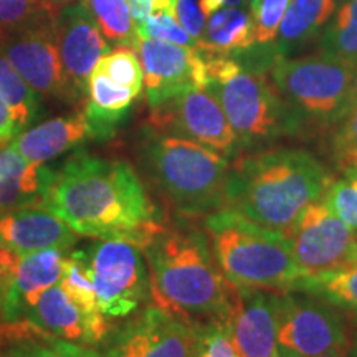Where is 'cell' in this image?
Wrapping results in <instances>:
<instances>
[{
  "mask_svg": "<svg viewBox=\"0 0 357 357\" xmlns=\"http://www.w3.org/2000/svg\"><path fill=\"white\" fill-rule=\"evenodd\" d=\"M43 207L79 236L141 245L164 223L132 166L75 153L56 172Z\"/></svg>",
  "mask_w": 357,
  "mask_h": 357,
  "instance_id": "6da1fadb",
  "label": "cell"
},
{
  "mask_svg": "<svg viewBox=\"0 0 357 357\" xmlns=\"http://www.w3.org/2000/svg\"><path fill=\"white\" fill-rule=\"evenodd\" d=\"M141 250L154 306L190 323L227 319L235 287L218 268L204 229L164 222Z\"/></svg>",
  "mask_w": 357,
  "mask_h": 357,
  "instance_id": "7a4b0ae2",
  "label": "cell"
},
{
  "mask_svg": "<svg viewBox=\"0 0 357 357\" xmlns=\"http://www.w3.org/2000/svg\"><path fill=\"white\" fill-rule=\"evenodd\" d=\"M333 177L311 153L293 147L248 154L230 166L227 205L266 229L288 234Z\"/></svg>",
  "mask_w": 357,
  "mask_h": 357,
  "instance_id": "3957f363",
  "label": "cell"
},
{
  "mask_svg": "<svg viewBox=\"0 0 357 357\" xmlns=\"http://www.w3.org/2000/svg\"><path fill=\"white\" fill-rule=\"evenodd\" d=\"M204 231L234 287L291 291L305 280L287 234L266 229L229 205L205 215Z\"/></svg>",
  "mask_w": 357,
  "mask_h": 357,
  "instance_id": "277c9868",
  "label": "cell"
},
{
  "mask_svg": "<svg viewBox=\"0 0 357 357\" xmlns=\"http://www.w3.org/2000/svg\"><path fill=\"white\" fill-rule=\"evenodd\" d=\"M141 159L155 190L181 215H208L227 205L230 162L211 147L154 131Z\"/></svg>",
  "mask_w": 357,
  "mask_h": 357,
  "instance_id": "5b68a950",
  "label": "cell"
},
{
  "mask_svg": "<svg viewBox=\"0 0 357 357\" xmlns=\"http://www.w3.org/2000/svg\"><path fill=\"white\" fill-rule=\"evenodd\" d=\"M352 66L323 52L300 58L276 55L270 78L301 123L333 126L352 108Z\"/></svg>",
  "mask_w": 357,
  "mask_h": 357,
  "instance_id": "8992f818",
  "label": "cell"
},
{
  "mask_svg": "<svg viewBox=\"0 0 357 357\" xmlns=\"http://www.w3.org/2000/svg\"><path fill=\"white\" fill-rule=\"evenodd\" d=\"M235 132L236 149L266 144L294 134L301 119L281 98L278 89L258 70H236L229 78L208 82Z\"/></svg>",
  "mask_w": 357,
  "mask_h": 357,
  "instance_id": "52a82bcc",
  "label": "cell"
},
{
  "mask_svg": "<svg viewBox=\"0 0 357 357\" xmlns=\"http://www.w3.org/2000/svg\"><path fill=\"white\" fill-rule=\"evenodd\" d=\"M357 331L349 316L316 294L278 291L280 357H316L347 352Z\"/></svg>",
  "mask_w": 357,
  "mask_h": 357,
  "instance_id": "ba28073f",
  "label": "cell"
},
{
  "mask_svg": "<svg viewBox=\"0 0 357 357\" xmlns=\"http://www.w3.org/2000/svg\"><path fill=\"white\" fill-rule=\"evenodd\" d=\"M86 252L98 306L106 318H128L149 300V268L139 245L108 238Z\"/></svg>",
  "mask_w": 357,
  "mask_h": 357,
  "instance_id": "9c48e42d",
  "label": "cell"
},
{
  "mask_svg": "<svg viewBox=\"0 0 357 357\" xmlns=\"http://www.w3.org/2000/svg\"><path fill=\"white\" fill-rule=\"evenodd\" d=\"M287 235L305 278L357 263V234L321 200L307 205Z\"/></svg>",
  "mask_w": 357,
  "mask_h": 357,
  "instance_id": "30bf717a",
  "label": "cell"
},
{
  "mask_svg": "<svg viewBox=\"0 0 357 357\" xmlns=\"http://www.w3.org/2000/svg\"><path fill=\"white\" fill-rule=\"evenodd\" d=\"M194 323L160 310L144 307L109 331L100 357H194Z\"/></svg>",
  "mask_w": 357,
  "mask_h": 357,
  "instance_id": "8fae6325",
  "label": "cell"
},
{
  "mask_svg": "<svg viewBox=\"0 0 357 357\" xmlns=\"http://www.w3.org/2000/svg\"><path fill=\"white\" fill-rule=\"evenodd\" d=\"M149 124L155 132L185 137L220 154L236 149L225 111L207 88L181 93L151 108Z\"/></svg>",
  "mask_w": 357,
  "mask_h": 357,
  "instance_id": "7c38bea8",
  "label": "cell"
},
{
  "mask_svg": "<svg viewBox=\"0 0 357 357\" xmlns=\"http://www.w3.org/2000/svg\"><path fill=\"white\" fill-rule=\"evenodd\" d=\"M139 56L149 108L190 89L208 84L207 63L197 47H182L154 38H139Z\"/></svg>",
  "mask_w": 357,
  "mask_h": 357,
  "instance_id": "4fadbf2b",
  "label": "cell"
},
{
  "mask_svg": "<svg viewBox=\"0 0 357 357\" xmlns=\"http://www.w3.org/2000/svg\"><path fill=\"white\" fill-rule=\"evenodd\" d=\"M0 53L40 96L71 102L55 37V17L0 40Z\"/></svg>",
  "mask_w": 357,
  "mask_h": 357,
  "instance_id": "5bb4252c",
  "label": "cell"
},
{
  "mask_svg": "<svg viewBox=\"0 0 357 357\" xmlns=\"http://www.w3.org/2000/svg\"><path fill=\"white\" fill-rule=\"evenodd\" d=\"M55 37L71 102H77L86 96L89 75L109 45L83 0L55 15Z\"/></svg>",
  "mask_w": 357,
  "mask_h": 357,
  "instance_id": "9a60e30c",
  "label": "cell"
},
{
  "mask_svg": "<svg viewBox=\"0 0 357 357\" xmlns=\"http://www.w3.org/2000/svg\"><path fill=\"white\" fill-rule=\"evenodd\" d=\"M225 323L242 357H280L278 291L235 287Z\"/></svg>",
  "mask_w": 357,
  "mask_h": 357,
  "instance_id": "2e32d148",
  "label": "cell"
},
{
  "mask_svg": "<svg viewBox=\"0 0 357 357\" xmlns=\"http://www.w3.org/2000/svg\"><path fill=\"white\" fill-rule=\"evenodd\" d=\"M78 234L45 207H24L0 217V247L17 257L48 248L70 250Z\"/></svg>",
  "mask_w": 357,
  "mask_h": 357,
  "instance_id": "e0dca14e",
  "label": "cell"
},
{
  "mask_svg": "<svg viewBox=\"0 0 357 357\" xmlns=\"http://www.w3.org/2000/svg\"><path fill=\"white\" fill-rule=\"evenodd\" d=\"M56 172L24 158L12 144L0 147V217L24 207H43Z\"/></svg>",
  "mask_w": 357,
  "mask_h": 357,
  "instance_id": "ac0fdd59",
  "label": "cell"
},
{
  "mask_svg": "<svg viewBox=\"0 0 357 357\" xmlns=\"http://www.w3.org/2000/svg\"><path fill=\"white\" fill-rule=\"evenodd\" d=\"M65 250L48 248L17 257L2 319L25 318L45 289L60 281Z\"/></svg>",
  "mask_w": 357,
  "mask_h": 357,
  "instance_id": "d6986e66",
  "label": "cell"
},
{
  "mask_svg": "<svg viewBox=\"0 0 357 357\" xmlns=\"http://www.w3.org/2000/svg\"><path fill=\"white\" fill-rule=\"evenodd\" d=\"M89 137L91 131L84 113H71L58 116L29 131H22L13 137L12 144L24 158L45 164L66 151L82 146Z\"/></svg>",
  "mask_w": 357,
  "mask_h": 357,
  "instance_id": "ffe728a7",
  "label": "cell"
},
{
  "mask_svg": "<svg viewBox=\"0 0 357 357\" xmlns=\"http://www.w3.org/2000/svg\"><path fill=\"white\" fill-rule=\"evenodd\" d=\"M0 357H100L89 346L53 336L29 318L0 319Z\"/></svg>",
  "mask_w": 357,
  "mask_h": 357,
  "instance_id": "44dd1931",
  "label": "cell"
},
{
  "mask_svg": "<svg viewBox=\"0 0 357 357\" xmlns=\"http://www.w3.org/2000/svg\"><path fill=\"white\" fill-rule=\"evenodd\" d=\"M25 318L32 319L40 328L47 329L53 336L83 346L101 344L84 312L70 300L60 284L45 289L35 306Z\"/></svg>",
  "mask_w": 357,
  "mask_h": 357,
  "instance_id": "7402d4cb",
  "label": "cell"
},
{
  "mask_svg": "<svg viewBox=\"0 0 357 357\" xmlns=\"http://www.w3.org/2000/svg\"><path fill=\"white\" fill-rule=\"evenodd\" d=\"M139 95L141 93L111 82L100 71L93 70L86 83L83 111L93 139H108L113 136Z\"/></svg>",
  "mask_w": 357,
  "mask_h": 357,
  "instance_id": "603a6c76",
  "label": "cell"
},
{
  "mask_svg": "<svg viewBox=\"0 0 357 357\" xmlns=\"http://www.w3.org/2000/svg\"><path fill=\"white\" fill-rule=\"evenodd\" d=\"M255 45V24L250 7H225L208 15L195 47L202 55H235Z\"/></svg>",
  "mask_w": 357,
  "mask_h": 357,
  "instance_id": "cb8c5ba5",
  "label": "cell"
},
{
  "mask_svg": "<svg viewBox=\"0 0 357 357\" xmlns=\"http://www.w3.org/2000/svg\"><path fill=\"white\" fill-rule=\"evenodd\" d=\"M336 7V0H289L276 35V53L287 56L318 37Z\"/></svg>",
  "mask_w": 357,
  "mask_h": 357,
  "instance_id": "d4e9b609",
  "label": "cell"
},
{
  "mask_svg": "<svg viewBox=\"0 0 357 357\" xmlns=\"http://www.w3.org/2000/svg\"><path fill=\"white\" fill-rule=\"evenodd\" d=\"M58 284L65 289L70 300L84 312L100 341H105L111 328L108 318L102 314L100 306H98L86 250H73L68 255H65L63 271H61Z\"/></svg>",
  "mask_w": 357,
  "mask_h": 357,
  "instance_id": "484cf974",
  "label": "cell"
},
{
  "mask_svg": "<svg viewBox=\"0 0 357 357\" xmlns=\"http://www.w3.org/2000/svg\"><path fill=\"white\" fill-rule=\"evenodd\" d=\"M296 289L316 294L337 306L357 328V263L331 273L305 278Z\"/></svg>",
  "mask_w": 357,
  "mask_h": 357,
  "instance_id": "4316f807",
  "label": "cell"
},
{
  "mask_svg": "<svg viewBox=\"0 0 357 357\" xmlns=\"http://www.w3.org/2000/svg\"><path fill=\"white\" fill-rule=\"evenodd\" d=\"M84 6L111 43L136 50L139 35L128 0H83Z\"/></svg>",
  "mask_w": 357,
  "mask_h": 357,
  "instance_id": "83f0119b",
  "label": "cell"
},
{
  "mask_svg": "<svg viewBox=\"0 0 357 357\" xmlns=\"http://www.w3.org/2000/svg\"><path fill=\"white\" fill-rule=\"evenodd\" d=\"M0 98L12 111L19 134L33 121L38 113L40 95L22 78L10 61L0 53Z\"/></svg>",
  "mask_w": 357,
  "mask_h": 357,
  "instance_id": "f1b7e54d",
  "label": "cell"
},
{
  "mask_svg": "<svg viewBox=\"0 0 357 357\" xmlns=\"http://www.w3.org/2000/svg\"><path fill=\"white\" fill-rule=\"evenodd\" d=\"M321 52L351 63L357 60V0L336 7L321 35Z\"/></svg>",
  "mask_w": 357,
  "mask_h": 357,
  "instance_id": "f546056e",
  "label": "cell"
},
{
  "mask_svg": "<svg viewBox=\"0 0 357 357\" xmlns=\"http://www.w3.org/2000/svg\"><path fill=\"white\" fill-rule=\"evenodd\" d=\"M96 71L108 77L111 82L131 88L134 91L142 93L144 88V75L139 56L131 47H118L109 50L98 61Z\"/></svg>",
  "mask_w": 357,
  "mask_h": 357,
  "instance_id": "4dcf8cb0",
  "label": "cell"
},
{
  "mask_svg": "<svg viewBox=\"0 0 357 357\" xmlns=\"http://www.w3.org/2000/svg\"><path fill=\"white\" fill-rule=\"evenodd\" d=\"M321 202L357 234V169L342 171V177L333 178Z\"/></svg>",
  "mask_w": 357,
  "mask_h": 357,
  "instance_id": "1f68e13d",
  "label": "cell"
},
{
  "mask_svg": "<svg viewBox=\"0 0 357 357\" xmlns=\"http://www.w3.org/2000/svg\"><path fill=\"white\" fill-rule=\"evenodd\" d=\"M194 357H242L231 342L225 319H207L194 323Z\"/></svg>",
  "mask_w": 357,
  "mask_h": 357,
  "instance_id": "d6a6232c",
  "label": "cell"
},
{
  "mask_svg": "<svg viewBox=\"0 0 357 357\" xmlns=\"http://www.w3.org/2000/svg\"><path fill=\"white\" fill-rule=\"evenodd\" d=\"M53 19L37 0H0V40Z\"/></svg>",
  "mask_w": 357,
  "mask_h": 357,
  "instance_id": "836d02e7",
  "label": "cell"
},
{
  "mask_svg": "<svg viewBox=\"0 0 357 357\" xmlns=\"http://www.w3.org/2000/svg\"><path fill=\"white\" fill-rule=\"evenodd\" d=\"M331 153L341 171L357 169V105L336 124L331 137Z\"/></svg>",
  "mask_w": 357,
  "mask_h": 357,
  "instance_id": "e575fe53",
  "label": "cell"
},
{
  "mask_svg": "<svg viewBox=\"0 0 357 357\" xmlns=\"http://www.w3.org/2000/svg\"><path fill=\"white\" fill-rule=\"evenodd\" d=\"M137 35L139 38H154L160 42L182 45V47H195V40L182 29L176 15H171V13L151 15L144 24L137 26Z\"/></svg>",
  "mask_w": 357,
  "mask_h": 357,
  "instance_id": "d590c367",
  "label": "cell"
},
{
  "mask_svg": "<svg viewBox=\"0 0 357 357\" xmlns=\"http://www.w3.org/2000/svg\"><path fill=\"white\" fill-rule=\"evenodd\" d=\"M289 0H261L258 3L252 12L255 24V43L270 45L275 42Z\"/></svg>",
  "mask_w": 357,
  "mask_h": 357,
  "instance_id": "8d00e7d4",
  "label": "cell"
},
{
  "mask_svg": "<svg viewBox=\"0 0 357 357\" xmlns=\"http://www.w3.org/2000/svg\"><path fill=\"white\" fill-rule=\"evenodd\" d=\"M176 19L182 29L197 43V40L202 37L205 30V15L197 0H177Z\"/></svg>",
  "mask_w": 357,
  "mask_h": 357,
  "instance_id": "74e56055",
  "label": "cell"
},
{
  "mask_svg": "<svg viewBox=\"0 0 357 357\" xmlns=\"http://www.w3.org/2000/svg\"><path fill=\"white\" fill-rule=\"evenodd\" d=\"M131 7L132 19L136 22V29L149 19L151 15L159 13H171L176 15L177 0H128Z\"/></svg>",
  "mask_w": 357,
  "mask_h": 357,
  "instance_id": "f35d334b",
  "label": "cell"
},
{
  "mask_svg": "<svg viewBox=\"0 0 357 357\" xmlns=\"http://www.w3.org/2000/svg\"><path fill=\"white\" fill-rule=\"evenodd\" d=\"M17 261V255L8 252L7 248L0 247V319L3 318V310L8 296V288H10L12 270Z\"/></svg>",
  "mask_w": 357,
  "mask_h": 357,
  "instance_id": "ab89813d",
  "label": "cell"
},
{
  "mask_svg": "<svg viewBox=\"0 0 357 357\" xmlns=\"http://www.w3.org/2000/svg\"><path fill=\"white\" fill-rule=\"evenodd\" d=\"M17 134H19V129L13 121L12 111L8 109L6 101L0 98V147L8 144Z\"/></svg>",
  "mask_w": 357,
  "mask_h": 357,
  "instance_id": "60d3db41",
  "label": "cell"
},
{
  "mask_svg": "<svg viewBox=\"0 0 357 357\" xmlns=\"http://www.w3.org/2000/svg\"><path fill=\"white\" fill-rule=\"evenodd\" d=\"M247 0H199L200 8H202L205 17L212 15L213 12L220 10L222 7H240Z\"/></svg>",
  "mask_w": 357,
  "mask_h": 357,
  "instance_id": "b9f144b4",
  "label": "cell"
},
{
  "mask_svg": "<svg viewBox=\"0 0 357 357\" xmlns=\"http://www.w3.org/2000/svg\"><path fill=\"white\" fill-rule=\"evenodd\" d=\"M82 2V0H37V3L42 7L45 13H48L50 17H55L60 13L63 8L75 6V3Z\"/></svg>",
  "mask_w": 357,
  "mask_h": 357,
  "instance_id": "7bdbcfd3",
  "label": "cell"
},
{
  "mask_svg": "<svg viewBox=\"0 0 357 357\" xmlns=\"http://www.w3.org/2000/svg\"><path fill=\"white\" fill-rule=\"evenodd\" d=\"M351 101L352 106L357 105V60L352 66V89H351Z\"/></svg>",
  "mask_w": 357,
  "mask_h": 357,
  "instance_id": "ee69618b",
  "label": "cell"
},
{
  "mask_svg": "<svg viewBox=\"0 0 357 357\" xmlns=\"http://www.w3.org/2000/svg\"><path fill=\"white\" fill-rule=\"evenodd\" d=\"M347 357H357V331L354 334V339H352L349 351H347Z\"/></svg>",
  "mask_w": 357,
  "mask_h": 357,
  "instance_id": "f6af8a7d",
  "label": "cell"
},
{
  "mask_svg": "<svg viewBox=\"0 0 357 357\" xmlns=\"http://www.w3.org/2000/svg\"><path fill=\"white\" fill-rule=\"evenodd\" d=\"M316 357H347V352H329V354L316 356Z\"/></svg>",
  "mask_w": 357,
  "mask_h": 357,
  "instance_id": "bcb514c9",
  "label": "cell"
},
{
  "mask_svg": "<svg viewBox=\"0 0 357 357\" xmlns=\"http://www.w3.org/2000/svg\"><path fill=\"white\" fill-rule=\"evenodd\" d=\"M261 0H247V3H248V7H250V10H255V8L258 7V3H260Z\"/></svg>",
  "mask_w": 357,
  "mask_h": 357,
  "instance_id": "7dc6e473",
  "label": "cell"
}]
</instances>
